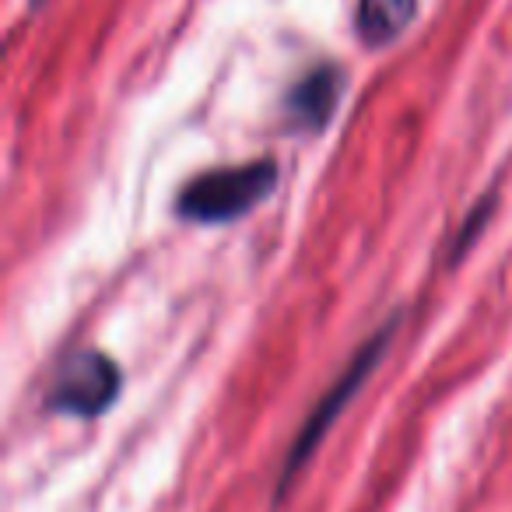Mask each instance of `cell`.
Instances as JSON below:
<instances>
[{"label": "cell", "mask_w": 512, "mask_h": 512, "mask_svg": "<svg viewBox=\"0 0 512 512\" xmlns=\"http://www.w3.org/2000/svg\"><path fill=\"white\" fill-rule=\"evenodd\" d=\"M274 186H278V165L271 158L232 165V169H211L179 190L176 211L193 225H228L264 204Z\"/></svg>", "instance_id": "cell-1"}, {"label": "cell", "mask_w": 512, "mask_h": 512, "mask_svg": "<svg viewBox=\"0 0 512 512\" xmlns=\"http://www.w3.org/2000/svg\"><path fill=\"white\" fill-rule=\"evenodd\" d=\"M397 323H400L397 316H393V320H386L383 327H379L376 334H372L369 341H365L362 348L355 351V358H351V362L344 365L341 376H337V383L330 386V390L320 397V404L313 407V414L306 418L302 432L295 435L292 449H288V460H285V467H281L278 491H285L288 484L295 481V474H299V470L309 463V456L316 453V446L323 442V435H327L330 428L337 425V418H341V414L348 411L351 397H355V393L365 386V379H369L372 372H376V365L383 362V355L390 351L393 334H397Z\"/></svg>", "instance_id": "cell-2"}, {"label": "cell", "mask_w": 512, "mask_h": 512, "mask_svg": "<svg viewBox=\"0 0 512 512\" xmlns=\"http://www.w3.org/2000/svg\"><path fill=\"white\" fill-rule=\"evenodd\" d=\"M120 393V369L102 351L81 348L57 365L50 386V407L71 418H99L116 404Z\"/></svg>", "instance_id": "cell-3"}, {"label": "cell", "mask_w": 512, "mask_h": 512, "mask_svg": "<svg viewBox=\"0 0 512 512\" xmlns=\"http://www.w3.org/2000/svg\"><path fill=\"white\" fill-rule=\"evenodd\" d=\"M341 85H344L341 71L330 67V64H320L309 74H302L285 99L288 123H295V127H302V130L327 127V120L334 116L337 102H341Z\"/></svg>", "instance_id": "cell-4"}, {"label": "cell", "mask_w": 512, "mask_h": 512, "mask_svg": "<svg viewBox=\"0 0 512 512\" xmlns=\"http://www.w3.org/2000/svg\"><path fill=\"white\" fill-rule=\"evenodd\" d=\"M418 18V0H358L355 25L362 43L390 46Z\"/></svg>", "instance_id": "cell-5"}, {"label": "cell", "mask_w": 512, "mask_h": 512, "mask_svg": "<svg viewBox=\"0 0 512 512\" xmlns=\"http://www.w3.org/2000/svg\"><path fill=\"white\" fill-rule=\"evenodd\" d=\"M491 211H495V204H491V197L488 200H481V207H474V211L467 214V221H463V228H460V235H456V246H453V260H460V253L463 249L474 242V235H481V225L491 218Z\"/></svg>", "instance_id": "cell-6"}, {"label": "cell", "mask_w": 512, "mask_h": 512, "mask_svg": "<svg viewBox=\"0 0 512 512\" xmlns=\"http://www.w3.org/2000/svg\"><path fill=\"white\" fill-rule=\"evenodd\" d=\"M43 4H46V0H32V8H43Z\"/></svg>", "instance_id": "cell-7"}]
</instances>
